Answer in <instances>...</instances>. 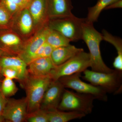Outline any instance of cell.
Here are the masks:
<instances>
[{"mask_svg": "<svg viewBox=\"0 0 122 122\" xmlns=\"http://www.w3.org/2000/svg\"><path fill=\"white\" fill-rule=\"evenodd\" d=\"M25 121L29 122H49L47 111L39 109L27 114Z\"/></svg>", "mask_w": 122, "mask_h": 122, "instance_id": "obj_24", "label": "cell"}, {"mask_svg": "<svg viewBox=\"0 0 122 122\" xmlns=\"http://www.w3.org/2000/svg\"><path fill=\"white\" fill-rule=\"evenodd\" d=\"M1 74L5 78L17 79L22 82L26 79L17 70L9 67L2 68Z\"/></svg>", "mask_w": 122, "mask_h": 122, "instance_id": "obj_25", "label": "cell"}, {"mask_svg": "<svg viewBox=\"0 0 122 122\" xmlns=\"http://www.w3.org/2000/svg\"><path fill=\"white\" fill-rule=\"evenodd\" d=\"M82 39L89 50L92 70L105 73L113 71L114 70L109 68L103 60L100 47V42L103 40L102 35L95 28L93 23L86 20L83 23Z\"/></svg>", "mask_w": 122, "mask_h": 122, "instance_id": "obj_1", "label": "cell"}, {"mask_svg": "<svg viewBox=\"0 0 122 122\" xmlns=\"http://www.w3.org/2000/svg\"><path fill=\"white\" fill-rule=\"evenodd\" d=\"M83 50V49L77 48L70 44L54 49L50 57L55 65L57 66L65 62Z\"/></svg>", "mask_w": 122, "mask_h": 122, "instance_id": "obj_13", "label": "cell"}, {"mask_svg": "<svg viewBox=\"0 0 122 122\" xmlns=\"http://www.w3.org/2000/svg\"><path fill=\"white\" fill-rule=\"evenodd\" d=\"M9 16L8 12L0 5V25H4L8 22Z\"/></svg>", "mask_w": 122, "mask_h": 122, "instance_id": "obj_26", "label": "cell"}, {"mask_svg": "<svg viewBox=\"0 0 122 122\" xmlns=\"http://www.w3.org/2000/svg\"><path fill=\"white\" fill-rule=\"evenodd\" d=\"M103 40L106 41L114 46L117 52V56L113 63V66L115 69L119 71L122 70V40L120 38L114 36L105 30L102 32Z\"/></svg>", "mask_w": 122, "mask_h": 122, "instance_id": "obj_14", "label": "cell"}, {"mask_svg": "<svg viewBox=\"0 0 122 122\" xmlns=\"http://www.w3.org/2000/svg\"><path fill=\"white\" fill-rule=\"evenodd\" d=\"M1 70H2V68L0 66V77L1 75Z\"/></svg>", "mask_w": 122, "mask_h": 122, "instance_id": "obj_30", "label": "cell"}, {"mask_svg": "<svg viewBox=\"0 0 122 122\" xmlns=\"http://www.w3.org/2000/svg\"><path fill=\"white\" fill-rule=\"evenodd\" d=\"M83 78L91 84L100 87L107 93H118L122 86V71L114 70L110 73L97 72L86 69Z\"/></svg>", "mask_w": 122, "mask_h": 122, "instance_id": "obj_3", "label": "cell"}, {"mask_svg": "<svg viewBox=\"0 0 122 122\" xmlns=\"http://www.w3.org/2000/svg\"><path fill=\"white\" fill-rule=\"evenodd\" d=\"M90 65L89 53L83 50L64 63L56 66L49 75L53 81H57L62 77L81 73Z\"/></svg>", "mask_w": 122, "mask_h": 122, "instance_id": "obj_5", "label": "cell"}, {"mask_svg": "<svg viewBox=\"0 0 122 122\" xmlns=\"http://www.w3.org/2000/svg\"><path fill=\"white\" fill-rule=\"evenodd\" d=\"M122 0H118L114 2L105 8V10L111 9L116 8H122Z\"/></svg>", "mask_w": 122, "mask_h": 122, "instance_id": "obj_28", "label": "cell"}, {"mask_svg": "<svg viewBox=\"0 0 122 122\" xmlns=\"http://www.w3.org/2000/svg\"><path fill=\"white\" fill-rule=\"evenodd\" d=\"M5 118H4V116L2 115H0V122H5Z\"/></svg>", "mask_w": 122, "mask_h": 122, "instance_id": "obj_29", "label": "cell"}, {"mask_svg": "<svg viewBox=\"0 0 122 122\" xmlns=\"http://www.w3.org/2000/svg\"><path fill=\"white\" fill-rule=\"evenodd\" d=\"M46 42L54 49L69 45L71 41L59 32L49 28Z\"/></svg>", "mask_w": 122, "mask_h": 122, "instance_id": "obj_19", "label": "cell"}, {"mask_svg": "<svg viewBox=\"0 0 122 122\" xmlns=\"http://www.w3.org/2000/svg\"><path fill=\"white\" fill-rule=\"evenodd\" d=\"M49 29L48 26L44 28L21 48L19 57L27 65L32 61L38 50L46 42Z\"/></svg>", "mask_w": 122, "mask_h": 122, "instance_id": "obj_10", "label": "cell"}, {"mask_svg": "<svg viewBox=\"0 0 122 122\" xmlns=\"http://www.w3.org/2000/svg\"><path fill=\"white\" fill-rule=\"evenodd\" d=\"M81 76V73H78L62 77L58 80L65 88L72 89L78 93L91 95L96 99L107 101V93L105 91L100 87L83 82L80 79Z\"/></svg>", "mask_w": 122, "mask_h": 122, "instance_id": "obj_7", "label": "cell"}, {"mask_svg": "<svg viewBox=\"0 0 122 122\" xmlns=\"http://www.w3.org/2000/svg\"><path fill=\"white\" fill-rule=\"evenodd\" d=\"M50 75L35 77L28 75L22 82L26 91L27 113L40 109L44 94L53 81Z\"/></svg>", "mask_w": 122, "mask_h": 122, "instance_id": "obj_2", "label": "cell"}, {"mask_svg": "<svg viewBox=\"0 0 122 122\" xmlns=\"http://www.w3.org/2000/svg\"><path fill=\"white\" fill-rule=\"evenodd\" d=\"M49 16L57 18L73 15L71 0H47Z\"/></svg>", "mask_w": 122, "mask_h": 122, "instance_id": "obj_11", "label": "cell"}, {"mask_svg": "<svg viewBox=\"0 0 122 122\" xmlns=\"http://www.w3.org/2000/svg\"><path fill=\"white\" fill-rule=\"evenodd\" d=\"M49 122H67L75 119H81L86 114L76 111H66L58 109L47 111Z\"/></svg>", "mask_w": 122, "mask_h": 122, "instance_id": "obj_15", "label": "cell"}, {"mask_svg": "<svg viewBox=\"0 0 122 122\" xmlns=\"http://www.w3.org/2000/svg\"><path fill=\"white\" fill-rule=\"evenodd\" d=\"M65 89L59 80L53 81L44 94L40 109L46 111L58 109Z\"/></svg>", "mask_w": 122, "mask_h": 122, "instance_id": "obj_9", "label": "cell"}, {"mask_svg": "<svg viewBox=\"0 0 122 122\" xmlns=\"http://www.w3.org/2000/svg\"><path fill=\"white\" fill-rule=\"evenodd\" d=\"M33 20L28 8L24 9L21 14L19 21L21 32L24 34L30 33L32 28Z\"/></svg>", "mask_w": 122, "mask_h": 122, "instance_id": "obj_21", "label": "cell"}, {"mask_svg": "<svg viewBox=\"0 0 122 122\" xmlns=\"http://www.w3.org/2000/svg\"><path fill=\"white\" fill-rule=\"evenodd\" d=\"M27 107L26 97L8 99L2 115L9 122H25L28 114Z\"/></svg>", "mask_w": 122, "mask_h": 122, "instance_id": "obj_8", "label": "cell"}, {"mask_svg": "<svg viewBox=\"0 0 122 122\" xmlns=\"http://www.w3.org/2000/svg\"><path fill=\"white\" fill-rule=\"evenodd\" d=\"M57 18L51 21L49 28L59 32L71 42L82 39V25L86 18L77 17L73 14Z\"/></svg>", "mask_w": 122, "mask_h": 122, "instance_id": "obj_6", "label": "cell"}, {"mask_svg": "<svg viewBox=\"0 0 122 122\" xmlns=\"http://www.w3.org/2000/svg\"><path fill=\"white\" fill-rule=\"evenodd\" d=\"M28 65L29 74L35 77L49 75L56 67L50 57L38 58L32 61Z\"/></svg>", "mask_w": 122, "mask_h": 122, "instance_id": "obj_12", "label": "cell"}, {"mask_svg": "<svg viewBox=\"0 0 122 122\" xmlns=\"http://www.w3.org/2000/svg\"><path fill=\"white\" fill-rule=\"evenodd\" d=\"M33 0H0V5L8 12L14 13L28 8Z\"/></svg>", "mask_w": 122, "mask_h": 122, "instance_id": "obj_20", "label": "cell"}, {"mask_svg": "<svg viewBox=\"0 0 122 122\" xmlns=\"http://www.w3.org/2000/svg\"><path fill=\"white\" fill-rule=\"evenodd\" d=\"M28 8L33 22L37 24L46 18L48 10L47 0H33Z\"/></svg>", "mask_w": 122, "mask_h": 122, "instance_id": "obj_17", "label": "cell"}, {"mask_svg": "<svg viewBox=\"0 0 122 122\" xmlns=\"http://www.w3.org/2000/svg\"><path fill=\"white\" fill-rule=\"evenodd\" d=\"M8 100L6 97L3 94L0 89V115L2 114Z\"/></svg>", "mask_w": 122, "mask_h": 122, "instance_id": "obj_27", "label": "cell"}, {"mask_svg": "<svg viewBox=\"0 0 122 122\" xmlns=\"http://www.w3.org/2000/svg\"><path fill=\"white\" fill-rule=\"evenodd\" d=\"M0 66L1 68L9 67L17 70L25 78L29 75L28 65L19 56L2 57L0 58Z\"/></svg>", "mask_w": 122, "mask_h": 122, "instance_id": "obj_16", "label": "cell"}, {"mask_svg": "<svg viewBox=\"0 0 122 122\" xmlns=\"http://www.w3.org/2000/svg\"><path fill=\"white\" fill-rule=\"evenodd\" d=\"M94 96L73 92L65 89L58 109L66 111H76L86 114L91 113L94 105Z\"/></svg>", "mask_w": 122, "mask_h": 122, "instance_id": "obj_4", "label": "cell"}, {"mask_svg": "<svg viewBox=\"0 0 122 122\" xmlns=\"http://www.w3.org/2000/svg\"><path fill=\"white\" fill-rule=\"evenodd\" d=\"M118 0H98L96 4L88 9L86 22L93 23L97 20L100 13L107 6Z\"/></svg>", "mask_w": 122, "mask_h": 122, "instance_id": "obj_18", "label": "cell"}, {"mask_svg": "<svg viewBox=\"0 0 122 122\" xmlns=\"http://www.w3.org/2000/svg\"><path fill=\"white\" fill-rule=\"evenodd\" d=\"M13 80L5 78L2 81L0 89L3 94L6 97L13 96L18 90L17 87Z\"/></svg>", "mask_w": 122, "mask_h": 122, "instance_id": "obj_23", "label": "cell"}, {"mask_svg": "<svg viewBox=\"0 0 122 122\" xmlns=\"http://www.w3.org/2000/svg\"><path fill=\"white\" fill-rule=\"evenodd\" d=\"M0 41L6 47L17 48L21 44V40L17 35L13 33H6L0 36Z\"/></svg>", "mask_w": 122, "mask_h": 122, "instance_id": "obj_22", "label": "cell"}]
</instances>
